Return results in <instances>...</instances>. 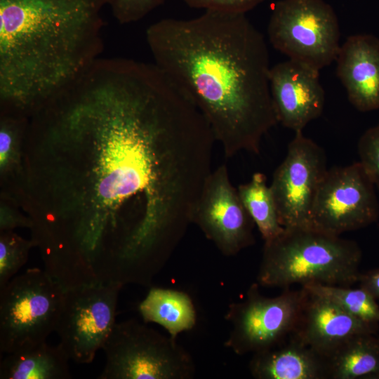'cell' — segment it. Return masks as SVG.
Segmentation results:
<instances>
[{
	"instance_id": "7c38bea8",
	"label": "cell",
	"mask_w": 379,
	"mask_h": 379,
	"mask_svg": "<svg viewBox=\"0 0 379 379\" xmlns=\"http://www.w3.org/2000/svg\"><path fill=\"white\" fill-rule=\"evenodd\" d=\"M205 237L225 256H234L255 243L254 222L232 184L225 164L207 177L192 218Z\"/></svg>"
},
{
	"instance_id": "ffe728a7",
	"label": "cell",
	"mask_w": 379,
	"mask_h": 379,
	"mask_svg": "<svg viewBox=\"0 0 379 379\" xmlns=\"http://www.w3.org/2000/svg\"><path fill=\"white\" fill-rule=\"evenodd\" d=\"M27 116L12 110L1 109L0 174L1 185L8 199H14L20 177V148Z\"/></svg>"
},
{
	"instance_id": "484cf974",
	"label": "cell",
	"mask_w": 379,
	"mask_h": 379,
	"mask_svg": "<svg viewBox=\"0 0 379 379\" xmlns=\"http://www.w3.org/2000/svg\"><path fill=\"white\" fill-rule=\"evenodd\" d=\"M188 6L206 11L246 13L265 0H183Z\"/></svg>"
},
{
	"instance_id": "d4e9b609",
	"label": "cell",
	"mask_w": 379,
	"mask_h": 379,
	"mask_svg": "<svg viewBox=\"0 0 379 379\" xmlns=\"http://www.w3.org/2000/svg\"><path fill=\"white\" fill-rule=\"evenodd\" d=\"M360 163L379 191V124L368 128L358 142Z\"/></svg>"
},
{
	"instance_id": "7a4b0ae2",
	"label": "cell",
	"mask_w": 379,
	"mask_h": 379,
	"mask_svg": "<svg viewBox=\"0 0 379 379\" xmlns=\"http://www.w3.org/2000/svg\"><path fill=\"white\" fill-rule=\"evenodd\" d=\"M146 39L154 63L192 97L225 155L258 154L277 120L266 41L245 13L163 19Z\"/></svg>"
},
{
	"instance_id": "52a82bcc",
	"label": "cell",
	"mask_w": 379,
	"mask_h": 379,
	"mask_svg": "<svg viewBox=\"0 0 379 379\" xmlns=\"http://www.w3.org/2000/svg\"><path fill=\"white\" fill-rule=\"evenodd\" d=\"M267 34L276 50L317 71L335 61L340 48L337 15L324 0L277 1Z\"/></svg>"
},
{
	"instance_id": "ba28073f",
	"label": "cell",
	"mask_w": 379,
	"mask_h": 379,
	"mask_svg": "<svg viewBox=\"0 0 379 379\" xmlns=\"http://www.w3.org/2000/svg\"><path fill=\"white\" fill-rule=\"evenodd\" d=\"M252 284L241 300L229 305L225 319L231 329L225 346L238 355L271 349L290 337L295 329L307 296L302 286L284 288L274 297L260 292Z\"/></svg>"
},
{
	"instance_id": "4fadbf2b",
	"label": "cell",
	"mask_w": 379,
	"mask_h": 379,
	"mask_svg": "<svg viewBox=\"0 0 379 379\" xmlns=\"http://www.w3.org/2000/svg\"><path fill=\"white\" fill-rule=\"evenodd\" d=\"M270 93L277 122L295 132L321 116L325 93L319 71L288 60L270 68Z\"/></svg>"
},
{
	"instance_id": "5b68a950",
	"label": "cell",
	"mask_w": 379,
	"mask_h": 379,
	"mask_svg": "<svg viewBox=\"0 0 379 379\" xmlns=\"http://www.w3.org/2000/svg\"><path fill=\"white\" fill-rule=\"evenodd\" d=\"M65 290L45 269L29 268L0 290V352L46 342L55 331Z\"/></svg>"
},
{
	"instance_id": "9a60e30c",
	"label": "cell",
	"mask_w": 379,
	"mask_h": 379,
	"mask_svg": "<svg viewBox=\"0 0 379 379\" xmlns=\"http://www.w3.org/2000/svg\"><path fill=\"white\" fill-rule=\"evenodd\" d=\"M335 61L350 103L360 112L378 109L379 39L366 34L349 36Z\"/></svg>"
},
{
	"instance_id": "6da1fadb",
	"label": "cell",
	"mask_w": 379,
	"mask_h": 379,
	"mask_svg": "<svg viewBox=\"0 0 379 379\" xmlns=\"http://www.w3.org/2000/svg\"><path fill=\"white\" fill-rule=\"evenodd\" d=\"M214 135L154 63L98 59L27 119L19 204L65 289L158 274L192 223Z\"/></svg>"
},
{
	"instance_id": "8fae6325",
	"label": "cell",
	"mask_w": 379,
	"mask_h": 379,
	"mask_svg": "<svg viewBox=\"0 0 379 379\" xmlns=\"http://www.w3.org/2000/svg\"><path fill=\"white\" fill-rule=\"evenodd\" d=\"M326 171L324 150L302 131L295 132L270 185L284 228L310 227L312 208Z\"/></svg>"
},
{
	"instance_id": "d6986e66",
	"label": "cell",
	"mask_w": 379,
	"mask_h": 379,
	"mask_svg": "<svg viewBox=\"0 0 379 379\" xmlns=\"http://www.w3.org/2000/svg\"><path fill=\"white\" fill-rule=\"evenodd\" d=\"M376 334L354 335L325 357L328 378H379V337Z\"/></svg>"
},
{
	"instance_id": "2e32d148",
	"label": "cell",
	"mask_w": 379,
	"mask_h": 379,
	"mask_svg": "<svg viewBox=\"0 0 379 379\" xmlns=\"http://www.w3.org/2000/svg\"><path fill=\"white\" fill-rule=\"evenodd\" d=\"M248 368L257 379L328 378L326 358L292 336L277 346L253 354Z\"/></svg>"
},
{
	"instance_id": "7402d4cb",
	"label": "cell",
	"mask_w": 379,
	"mask_h": 379,
	"mask_svg": "<svg viewBox=\"0 0 379 379\" xmlns=\"http://www.w3.org/2000/svg\"><path fill=\"white\" fill-rule=\"evenodd\" d=\"M307 291L331 301L350 314L367 323L378 325L379 306L367 291L359 286H349L310 283L301 286Z\"/></svg>"
},
{
	"instance_id": "5bb4252c",
	"label": "cell",
	"mask_w": 379,
	"mask_h": 379,
	"mask_svg": "<svg viewBox=\"0 0 379 379\" xmlns=\"http://www.w3.org/2000/svg\"><path fill=\"white\" fill-rule=\"evenodd\" d=\"M307 292L299 321L291 336L319 354L327 357L354 335L377 333L378 325L364 321L327 299Z\"/></svg>"
},
{
	"instance_id": "3957f363",
	"label": "cell",
	"mask_w": 379,
	"mask_h": 379,
	"mask_svg": "<svg viewBox=\"0 0 379 379\" xmlns=\"http://www.w3.org/2000/svg\"><path fill=\"white\" fill-rule=\"evenodd\" d=\"M103 0H0L1 109L29 115L104 48Z\"/></svg>"
},
{
	"instance_id": "8992f818",
	"label": "cell",
	"mask_w": 379,
	"mask_h": 379,
	"mask_svg": "<svg viewBox=\"0 0 379 379\" xmlns=\"http://www.w3.org/2000/svg\"><path fill=\"white\" fill-rule=\"evenodd\" d=\"M102 350L106 361L99 379H190L196 372L175 338L133 319L116 323Z\"/></svg>"
},
{
	"instance_id": "e0dca14e",
	"label": "cell",
	"mask_w": 379,
	"mask_h": 379,
	"mask_svg": "<svg viewBox=\"0 0 379 379\" xmlns=\"http://www.w3.org/2000/svg\"><path fill=\"white\" fill-rule=\"evenodd\" d=\"M69 358L58 344L46 342L6 354L1 360V379L71 378Z\"/></svg>"
},
{
	"instance_id": "cb8c5ba5",
	"label": "cell",
	"mask_w": 379,
	"mask_h": 379,
	"mask_svg": "<svg viewBox=\"0 0 379 379\" xmlns=\"http://www.w3.org/2000/svg\"><path fill=\"white\" fill-rule=\"evenodd\" d=\"M165 0H103L108 6L113 16L120 24L137 22L154 9L162 4Z\"/></svg>"
},
{
	"instance_id": "ac0fdd59",
	"label": "cell",
	"mask_w": 379,
	"mask_h": 379,
	"mask_svg": "<svg viewBox=\"0 0 379 379\" xmlns=\"http://www.w3.org/2000/svg\"><path fill=\"white\" fill-rule=\"evenodd\" d=\"M144 322L162 326L175 338L196 324L197 313L190 296L184 291L152 287L138 305Z\"/></svg>"
},
{
	"instance_id": "44dd1931",
	"label": "cell",
	"mask_w": 379,
	"mask_h": 379,
	"mask_svg": "<svg viewBox=\"0 0 379 379\" xmlns=\"http://www.w3.org/2000/svg\"><path fill=\"white\" fill-rule=\"evenodd\" d=\"M241 201L257 226L264 241H269L279 236L284 230L281 225L274 199L266 177L255 173L246 183L237 188Z\"/></svg>"
},
{
	"instance_id": "603a6c76",
	"label": "cell",
	"mask_w": 379,
	"mask_h": 379,
	"mask_svg": "<svg viewBox=\"0 0 379 379\" xmlns=\"http://www.w3.org/2000/svg\"><path fill=\"white\" fill-rule=\"evenodd\" d=\"M33 240L25 239L13 230L0 231V290L25 265Z\"/></svg>"
},
{
	"instance_id": "30bf717a",
	"label": "cell",
	"mask_w": 379,
	"mask_h": 379,
	"mask_svg": "<svg viewBox=\"0 0 379 379\" xmlns=\"http://www.w3.org/2000/svg\"><path fill=\"white\" fill-rule=\"evenodd\" d=\"M379 217L375 185L359 161L327 169L310 214V227L340 236L366 227Z\"/></svg>"
},
{
	"instance_id": "9c48e42d",
	"label": "cell",
	"mask_w": 379,
	"mask_h": 379,
	"mask_svg": "<svg viewBox=\"0 0 379 379\" xmlns=\"http://www.w3.org/2000/svg\"><path fill=\"white\" fill-rule=\"evenodd\" d=\"M120 284L86 285L65 290L55 331L70 360L91 363L116 324Z\"/></svg>"
},
{
	"instance_id": "277c9868",
	"label": "cell",
	"mask_w": 379,
	"mask_h": 379,
	"mask_svg": "<svg viewBox=\"0 0 379 379\" xmlns=\"http://www.w3.org/2000/svg\"><path fill=\"white\" fill-rule=\"evenodd\" d=\"M361 251L357 242L314 228H284L264 244L259 286L290 288L310 283L349 286L358 281Z\"/></svg>"
},
{
	"instance_id": "4316f807",
	"label": "cell",
	"mask_w": 379,
	"mask_h": 379,
	"mask_svg": "<svg viewBox=\"0 0 379 379\" xmlns=\"http://www.w3.org/2000/svg\"><path fill=\"white\" fill-rule=\"evenodd\" d=\"M359 286L367 291L375 299L379 298V268L360 273Z\"/></svg>"
}]
</instances>
